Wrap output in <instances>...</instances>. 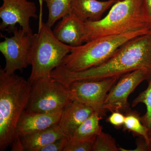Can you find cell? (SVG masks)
<instances>
[{
	"label": "cell",
	"mask_w": 151,
	"mask_h": 151,
	"mask_svg": "<svg viewBox=\"0 0 151 151\" xmlns=\"http://www.w3.org/2000/svg\"><path fill=\"white\" fill-rule=\"evenodd\" d=\"M140 68L147 69L151 74V30L125 42L100 65L78 72L58 67L52 70L51 76L69 89L74 81L120 78Z\"/></svg>",
	"instance_id": "6da1fadb"
},
{
	"label": "cell",
	"mask_w": 151,
	"mask_h": 151,
	"mask_svg": "<svg viewBox=\"0 0 151 151\" xmlns=\"http://www.w3.org/2000/svg\"><path fill=\"white\" fill-rule=\"evenodd\" d=\"M32 84L15 73L0 69V151L9 147L12 151H23L17 127L27 105Z\"/></svg>",
	"instance_id": "7a4b0ae2"
},
{
	"label": "cell",
	"mask_w": 151,
	"mask_h": 151,
	"mask_svg": "<svg viewBox=\"0 0 151 151\" xmlns=\"http://www.w3.org/2000/svg\"><path fill=\"white\" fill-rule=\"evenodd\" d=\"M151 29L143 0H122L115 3L103 18L85 22L83 42L106 36Z\"/></svg>",
	"instance_id": "3957f363"
},
{
	"label": "cell",
	"mask_w": 151,
	"mask_h": 151,
	"mask_svg": "<svg viewBox=\"0 0 151 151\" xmlns=\"http://www.w3.org/2000/svg\"><path fill=\"white\" fill-rule=\"evenodd\" d=\"M151 30L138 31L102 37L80 46L73 47L59 67L71 72H78L97 66L109 59L120 47L128 41L147 33Z\"/></svg>",
	"instance_id": "277c9868"
},
{
	"label": "cell",
	"mask_w": 151,
	"mask_h": 151,
	"mask_svg": "<svg viewBox=\"0 0 151 151\" xmlns=\"http://www.w3.org/2000/svg\"><path fill=\"white\" fill-rule=\"evenodd\" d=\"M72 47L58 40L46 23L39 22L38 32L33 36L30 54L32 70L28 80L30 83L51 75L52 70L61 65Z\"/></svg>",
	"instance_id": "5b68a950"
},
{
	"label": "cell",
	"mask_w": 151,
	"mask_h": 151,
	"mask_svg": "<svg viewBox=\"0 0 151 151\" xmlns=\"http://www.w3.org/2000/svg\"><path fill=\"white\" fill-rule=\"evenodd\" d=\"M69 89L52 77L47 76L32 84L26 110L40 113L62 111L72 102Z\"/></svg>",
	"instance_id": "8992f818"
},
{
	"label": "cell",
	"mask_w": 151,
	"mask_h": 151,
	"mask_svg": "<svg viewBox=\"0 0 151 151\" xmlns=\"http://www.w3.org/2000/svg\"><path fill=\"white\" fill-rule=\"evenodd\" d=\"M13 35L6 37L2 35L4 40L0 43V51L4 55L6 65L4 70L9 74L22 70L29 65V57L34 34L26 32L16 27Z\"/></svg>",
	"instance_id": "52a82bcc"
},
{
	"label": "cell",
	"mask_w": 151,
	"mask_h": 151,
	"mask_svg": "<svg viewBox=\"0 0 151 151\" xmlns=\"http://www.w3.org/2000/svg\"><path fill=\"white\" fill-rule=\"evenodd\" d=\"M119 78L115 77L74 81L69 87L71 99L91 107L103 119L106 115L104 108L106 97Z\"/></svg>",
	"instance_id": "ba28073f"
},
{
	"label": "cell",
	"mask_w": 151,
	"mask_h": 151,
	"mask_svg": "<svg viewBox=\"0 0 151 151\" xmlns=\"http://www.w3.org/2000/svg\"><path fill=\"white\" fill-rule=\"evenodd\" d=\"M150 73L145 68H140L127 73L119 78L109 92L104 108L106 111L127 112L130 110L128 97L142 81H148Z\"/></svg>",
	"instance_id": "9c48e42d"
},
{
	"label": "cell",
	"mask_w": 151,
	"mask_h": 151,
	"mask_svg": "<svg viewBox=\"0 0 151 151\" xmlns=\"http://www.w3.org/2000/svg\"><path fill=\"white\" fill-rule=\"evenodd\" d=\"M2 1V5L0 7L1 30L13 33L18 24L26 32L33 33L30 19L38 18L35 3L28 0Z\"/></svg>",
	"instance_id": "30bf717a"
},
{
	"label": "cell",
	"mask_w": 151,
	"mask_h": 151,
	"mask_svg": "<svg viewBox=\"0 0 151 151\" xmlns=\"http://www.w3.org/2000/svg\"><path fill=\"white\" fill-rule=\"evenodd\" d=\"M62 111L40 113L25 110L20 118L17 127L19 137L20 138L58 125Z\"/></svg>",
	"instance_id": "8fae6325"
},
{
	"label": "cell",
	"mask_w": 151,
	"mask_h": 151,
	"mask_svg": "<svg viewBox=\"0 0 151 151\" xmlns=\"http://www.w3.org/2000/svg\"><path fill=\"white\" fill-rule=\"evenodd\" d=\"M85 22L75 14L71 13L62 18L53 30L58 40L72 47L83 44Z\"/></svg>",
	"instance_id": "7c38bea8"
},
{
	"label": "cell",
	"mask_w": 151,
	"mask_h": 151,
	"mask_svg": "<svg viewBox=\"0 0 151 151\" xmlns=\"http://www.w3.org/2000/svg\"><path fill=\"white\" fill-rule=\"evenodd\" d=\"M94 112V110L88 105L78 101H72L63 109L58 125L65 136L69 138Z\"/></svg>",
	"instance_id": "4fadbf2b"
},
{
	"label": "cell",
	"mask_w": 151,
	"mask_h": 151,
	"mask_svg": "<svg viewBox=\"0 0 151 151\" xmlns=\"http://www.w3.org/2000/svg\"><path fill=\"white\" fill-rule=\"evenodd\" d=\"M116 3L113 0H72L71 13L84 22L97 21L101 19L103 14Z\"/></svg>",
	"instance_id": "5bb4252c"
},
{
	"label": "cell",
	"mask_w": 151,
	"mask_h": 151,
	"mask_svg": "<svg viewBox=\"0 0 151 151\" xmlns=\"http://www.w3.org/2000/svg\"><path fill=\"white\" fill-rule=\"evenodd\" d=\"M65 136L58 124L20 137L24 151H39L42 148Z\"/></svg>",
	"instance_id": "9a60e30c"
},
{
	"label": "cell",
	"mask_w": 151,
	"mask_h": 151,
	"mask_svg": "<svg viewBox=\"0 0 151 151\" xmlns=\"http://www.w3.org/2000/svg\"><path fill=\"white\" fill-rule=\"evenodd\" d=\"M46 3L48 10L46 24L52 27L55 22L71 13L72 0H42Z\"/></svg>",
	"instance_id": "2e32d148"
},
{
	"label": "cell",
	"mask_w": 151,
	"mask_h": 151,
	"mask_svg": "<svg viewBox=\"0 0 151 151\" xmlns=\"http://www.w3.org/2000/svg\"><path fill=\"white\" fill-rule=\"evenodd\" d=\"M102 119L98 113L94 112L75 130L69 138H86L97 136L102 132V127L100 124Z\"/></svg>",
	"instance_id": "e0dca14e"
},
{
	"label": "cell",
	"mask_w": 151,
	"mask_h": 151,
	"mask_svg": "<svg viewBox=\"0 0 151 151\" xmlns=\"http://www.w3.org/2000/svg\"><path fill=\"white\" fill-rule=\"evenodd\" d=\"M127 113L123 126L124 130L132 132L143 138L147 145L149 139L148 130L141 122L140 116L135 111L130 110Z\"/></svg>",
	"instance_id": "ac0fdd59"
},
{
	"label": "cell",
	"mask_w": 151,
	"mask_h": 151,
	"mask_svg": "<svg viewBox=\"0 0 151 151\" xmlns=\"http://www.w3.org/2000/svg\"><path fill=\"white\" fill-rule=\"evenodd\" d=\"M148 85L145 90L139 94L132 103V107H135L139 103H143L146 107L145 115L141 116V122L151 134V77L148 81Z\"/></svg>",
	"instance_id": "d6986e66"
},
{
	"label": "cell",
	"mask_w": 151,
	"mask_h": 151,
	"mask_svg": "<svg viewBox=\"0 0 151 151\" xmlns=\"http://www.w3.org/2000/svg\"><path fill=\"white\" fill-rule=\"evenodd\" d=\"M116 140L111 135L100 132L94 141L92 151H119Z\"/></svg>",
	"instance_id": "ffe728a7"
},
{
	"label": "cell",
	"mask_w": 151,
	"mask_h": 151,
	"mask_svg": "<svg viewBox=\"0 0 151 151\" xmlns=\"http://www.w3.org/2000/svg\"><path fill=\"white\" fill-rule=\"evenodd\" d=\"M97 136L86 138H68L64 151H92Z\"/></svg>",
	"instance_id": "44dd1931"
},
{
	"label": "cell",
	"mask_w": 151,
	"mask_h": 151,
	"mask_svg": "<svg viewBox=\"0 0 151 151\" xmlns=\"http://www.w3.org/2000/svg\"><path fill=\"white\" fill-rule=\"evenodd\" d=\"M68 138L66 136L48 144L40 150L39 151H64L67 145Z\"/></svg>",
	"instance_id": "7402d4cb"
},
{
	"label": "cell",
	"mask_w": 151,
	"mask_h": 151,
	"mask_svg": "<svg viewBox=\"0 0 151 151\" xmlns=\"http://www.w3.org/2000/svg\"><path fill=\"white\" fill-rule=\"evenodd\" d=\"M125 116L120 112H112L107 119V122L116 128L123 127L125 122Z\"/></svg>",
	"instance_id": "603a6c76"
},
{
	"label": "cell",
	"mask_w": 151,
	"mask_h": 151,
	"mask_svg": "<svg viewBox=\"0 0 151 151\" xmlns=\"http://www.w3.org/2000/svg\"><path fill=\"white\" fill-rule=\"evenodd\" d=\"M148 20L151 24V0H143Z\"/></svg>",
	"instance_id": "cb8c5ba5"
},
{
	"label": "cell",
	"mask_w": 151,
	"mask_h": 151,
	"mask_svg": "<svg viewBox=\"0 0 151 151\" xmlns=\"http://www.w3.org/2000/svg\"><path fill=\"white\" fill-rule=\"evenodd\" d=\"M132 151H147V145L145 140L144 139L142 140L138 139L137 141V147L135 150Z\"/></svg>",
	"instance_id": "d4e9b609"
},
{
	"label": "cell",
	"mask_w": 151,
	"mask_h": 151,
	"mask_svg": "<svg viewBox=\"0 0 151 151\" xmlns=\"http://www.w3.org/2000/svg\"><path fill=\"white\" fill-rule=\"evenodd\" d=\"M147 151H151V134L149 135L148 142L147 144Z\"/></svg>",
	"instance_id": "484cf974"
},
{
	"label": "cell",
	"mask_w": 151,
	"mask_h": 151,
	"mask_svg": "<svg viewBox=\"0 0 151 151\" xmlns=\"http://www.w3.org/2000/svg\"><path fill=\"white\" fill-rule=\"evenodd\" d=\"M39 1L40 5V11H42V0H39Z\"/></svg>",
	"instance_id": "4316f807"
},
{
	"label": "cell",
	"mask_w": 151,
	"mask_h": 151,
	"mask_svg": "<svg viewBox=\"0 0 151 151\" xmlns=\"http://www.w3.org/2000/svg\"><path fill=\"white\" fill-rule=\"evenodd\" d=\"M113 1H115L116 2H117L119 1H122V0H113Z\"/></svg>",
	"instance_id": "83f0119b"
}]
</instances>
